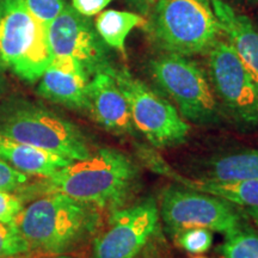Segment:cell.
Instances as JSON below:
<instances>
[{"label": "cell", "instance_id": "3", "mask_svg": "<svg viewBox=\"0 0 258 258\" xmlns=\"http://www.w3.org/2000/svg\"><path fill=\"white\" fill-rule=\"evenodd\" d=\"M146 21L148 34L165 53L207 54L222 31L212 0H156Z\"/></svg>", "mask_w": 258, "mask_h": 258}, {"label": "cell", "instance_id": "27", "mask_svg": "<svg viewBox=\"0 0 258 258\" xmlns=\"http://www.w3.org/2000/svg\"><path fill=\"white\" fill-rule=\"evenodd\" d=\"M245 213L249 217L254 225L258 227V208H245Z\"/></svg>", "mask_w": 258, "mask_h": 258}, {"label": "cell", "instance_id": "15", "mask_svg": "<svg viewBox=\"0 0 258 258\" xmlns=\"http://www.w3.org/2000/svg\"><path fill=\"white\" fill-rule=\"evenodd\" d=\"M222 35L234 48L258 91V29L246 15L224 0H212Z\"/></svg>", "mask_w": 258, "mask_h": 258}, {"label": "cell", "instance_id": "32", "mask_svg": "<svg viewBox=\"0 0 258 258\" xmlns=\"http://www.w3.org/2000/svg\"><path fill=\"white\" fill-rule=\"evenodd\" d=\"M143 258H159V257H146V256H145V257H143Z\"/></svg>", "mask_w": 258, "mask_h": 258}, {"label": "cell", "instance_id": "20", "mask_svg": "<svg viewBox=\"0 0 258 258\" xmlns=\"http://www.w3.org/2000/svg\"><path fill=\"white\" fill-rule=\"evenodd\" d=\"M175 234L178 246L192 254L207 252L213 244L212 231L207 228H185Z\"/></svg>", "mask_w": 258, "mask_h": 258}, {"label": "cell", "instance_id": "16", "mask_svg": "<svg viewBox=\"0 0 258 258\" xmlns=\"http://www.w3.org/2000/svg\"><path fill=\"white\" fill-rule=\"evenodd\" d=\"M0 159L25 175L43 176L49 178L57 170L72 163L49 151L19 143L0 133Z\"/></svg>", "mask_w": 258, "mask_h": 258}, {"label": "cell", "instance_id": "4", "mask_svg": "<svg viewBox=\"0 0 258 258\" xmlns=\"http://www.w3.org/2000/svg\"><path fill=\"white\" fill-rule=\"evenodd\" d=\"M47 25L22 0H0V62L27 82H36L51 61Z\"/></svg>", "mask_w": 258, "mask_h": 258}, {"label": "cell", "instance_id": "31", "mask_svg": "<svg viewBox=\"0 0 258 258\" xmlns=\"http://www.w3.org/2000/svg\"><path fill=\"white\" fill-rule=\"evenodd\" d=\"M194 258H207V257H203V256H199V257H194Z\"/></svg>", "mask_w": 258, "mask_h": 258}, {"label": "cell", "instance_id": "29", "mask_svg": "<svg viewBox=\"0 0 258 258\" xmlns=\"http://www.w3.org/2000/svg\"><path fill=\"white\" fill-rule=\"evenodd\" d=\"M44 258H76V257H72V256H67V254H50V256L48 257H44Z\"/></svg>", "mask_w": 258, "mask_h": 258}, {"label": "cell", "instance_id": "21", "mask_svg": "<svg viewBox=\"0 0 258 258\" xmlns=\"http://www.w3.org/2000/svg\"><path fill=\"white\" fill-rule=\"evenodd\" d=\"M31 252L30 247L14 222L0 221V258Z\"/></svg>", "mask_w": 258, "mask_h": 258}, {"label": "cell", "instance_id": "12", "mask_svg": "<svg viewBox=\"0 0 258 258\" xmlns=\"http://www.w3.org/2000/svg\"><path fill=\"white\" fill-rule=\"evenodd\" d=\"M109 71L97 72L88 86V111L96 122L109 133L131 135L134 124L131 117L127 99Z\"/></svg>", "mask_w": 258, "mask_h": 258}, {"label": "cell", "instance_id": "17", "mask_svg": "<svg viewBox=\"0 0 258 258\" xmlns=\"http://www.w3.org/2000/svg\"><path fill=\"white\" fill-rule=\"evenodd\" d=\"M147 19L143 15L120 10H103L97 15L95 28L105 46L125 54V40L138 27H145Z\"/></svg>", "mask_w": 258, "mask_h": 258}, {"label": "cell", "instance_id": "24", "mask_svg": "<svg viewBox=\"0 0 258 258\" xmlns=\"http://www.w3.org/2000/svg\"><path fill=\"white\" fill-rule=\"evenodd\" d=\"M28 177L25 173L16 170L6 161L0 159V189L15 190L27 183Z\"/></svg>", "mask_w": 258, "mask_h": 258}, {"label": "cell", "instance_id": "11", "mask_svg": "<svg viewBox=\"0 0 258 258\" xmlns=\"http://www.w3.org/2000/svg\"><path fill=\"white\" fill-rule=\"evenodd\" d=\"M159 207L153 199L112 212L109 227L93 241V258H137L156 233Z\"/></svg>", "mask_w": 258, "mask_h": 258}, {"label": "cell", "instance_id": "1", "mask_svg": "<svg viewBox=\"0 0 258 258\" xmlns=\"http://www.w3.org/2000/svg\"><path fill=\"white\" fill-rule=\"evenodd\" d=\"M49 184L54 191L112 213L124 208L138 191L140 169L121 151L101 148L57 170L49 177Z\"/></svg>", "mask_w": 258, "mask_h": 258}, {"label": "cell", "instance_id": "18", "mask_svg": "<svg viewBox=\"0 0 258 258\" xmlns=\"http://www.w3.org/2000/svg\"><path fill=\"white\" fill-rule=\"evenodd\" d=\"M206 173L213 180H258V150L214 158L206 165Z\"/></svg>", "mask_w": 258, "mask_h": 258}, {"label": "cell", "instance_id": "30", "mask_svg": "<svg viewBox=\"0 0 258 258\" xmlns=\"http://www.w3.org/2000/svg\"><path fill=\"white\" fill-rule=\"evenodd\" d=\"M245 2H249V3H258V0H245Z\"/></svg>", "mask_w": 258, "mask_h": 258}, {"label": "cell", "instance_id": "19", "mask_svg": "<svg viewBox=\"0 0 258 258\" xmlns=\"http://www.w3.org/2000/svg\"><path fill=\"white\" fill-rule=\"evenodd\" d=\"M217 252L220 258H258V233L243 224L225 234L224 243Z\"/></svg>", "mask_w": 258, "mask_h": 258}, {"label": "cell", "instance_id": "8", "mask_svg": "<svg viewBox=\"0 0 258 258\" xmlns=\"http://www.w3.org/2000/svg\"><path fill=\"white\" fill-rule=\"evenodd\" d=\"M159 214L175 233L185 228H207L227 234L244 224L233 203L182 185L163 190Z\"/></svg>", "mask_w": 258, "mask_h": 258}, {"label": "cell", "instance_id": "23", "mask_svg": "<svg viewBox=\"0 0 258 258\" xmlns=\"http://www.w3.org/2000/svg\"><path fill=\"white\" fill-rule=\"evenodd\" d=\"M23 203L18 196L14 195L9 190L0 189V221L14 222L18 213L23 209Z\"/></svg>", "mask_w": 258, "mask_h": 258}, {"label": "cell", "instance_id": "10", "mask_svg": "<svg viewBox=\"0 0 258 258\" xmlns=\"http://www.w3.org/2000/svg\"><path fill=\"white\" fill-rule=\"evenodd\" d=\"M48 43L53 57H72L90 76L111 70L112 64L95 24L66 4L62 11L47 25Z\"/></svg>", "mask_w": 258, "mask_h": 258}, {"label": "cell", "instance_id": "2", "mask_svg": "<svg viewBox=\"0 0 258 258\" xmlns=\"http://www.w3.org/2000/svg\"><path fill=\"white\" fill-rule=\"evenodd\" d=\"M97 221L91 205L54 191L22 209L14 224L31 251L60 254L91 233Z\"/></svg>", "mask_w": 258, "mask_h": 258}, {"label": "cell", "instance_id": "7", "mask_svg": "<svg viewBox=\"0 0 258 258\" xmlns=\"http://www.w3.org/2000/svg\"><path fill=\"white\" fill-rule=\"evenodd\" d=\"M207 74L215 98L228 117L243 129L258 128V91L246 67L227 40L207 51Z\"/></svg>", "mask_w": 258, "mask_h": 258}, {"label": "cell", "instance_id": "26", "mask_svg": "<svg viewBox=\"0 0 258 258\" xmlns=\"http://www.w3.org/2000/svg\"><path fill=\"white\" fill-rule=\"evenodd\" d=\"M133 10H137L138 14L147 16L151 12V9L156 0H124Z\"/></svg>", "mask_w": 258, "mask_h": 258}, {"label": "cell", "instance_id": "5", "mask_svg": "<svg viewBox=\"0 0 258 258\" xmlns=\"http://www.w3.org/2000/svg\"><path fill=\"white\" fill-rule=\"evenodd\" d=\"M148 69L186 122L199 125L218 123L219 103L208 74L198 62L189 56L164 53L151 60Z\"/></svg>", "mask_w": 258, "mask_h": 258}, {"label": "cell", "instance_id": "28", "mask_svg": "<svg viewBox=\"0 0 258 258\" xmlns=\"http://www.w3.org/2000/svg\"><path fill=\"white\" fill-rule=\"evenodd\" d=\"M6 258H41V254H40V252H35V251H31V252L16 254V256L6 257Z\"/></svg>", "mask_w": 258, "mask_h": 258}, {"label": "cell", "instance_id": "14", "mask_svg": "<svg viewBox=\"0 0 258 258\" xmlns=\"http://www.w3.org/2000/svg\"><path fill=\"white\" fill-rule=\"evenodd\" d=\"M140 157L151 170L172 179L178 185L217 196L245 208H258V180L190 179L173 171L158 154L148 148L141 151Z\"/></svg>", "mask_w": 258, "mask_h": 258}, {"label": "cell", "instance_id": "6", "mask_svg": "<svg viewBox=\"0 0 258 258\" xmlns=\"http://www.w3.org/2000/svg\"><path fill=\"white\" fill-rule=\"evenodd\" d=\"M116 84L129 105L134 128L156 148L177 147L190 133L186 122L171 102L158 95L127 69H111Z\"/></svg>", "mask_w": 258, "mask_h": 258}, {"label": "cell", "instance_id": "22", "mask_svg": "<svg viewBox=\"0 0 258 258\" xmlns=\"http://www.w3.org/2000/svg\"><path fill=\"white\" fill-rule=\"evenodd\" d=\"M22 2L46 25L49 24L66 6L64 0H22Z\"/></svg>", "mask_w": 258, "mask_h": 258}, {"label": "cell", "instance_id": "9", "mask_svg": "<svg viewBox=\"0 0 258 258\" xmlns=\"http://www.w3.org/2000/svg\"><path fill=\"white\" fill-rule=\"evenodd\" d=\"M0 133L73 161L86 159L91 154L88 140L76 125L43 109L25 108L14 112Z\"/></svg>", "mask_w": 258, "mask_h": 258}, {"label": "cell", "instance_id": "25", "mask_svg": "<svg viewBox=\"0 0 258 258\" xmlns=\"http://www.w3.org/2000/svg\"><path fill=\"white\" fill-rule=\"evenodd\" d=\"M112 0H72V8L85 17H92L102 12Z\"/></svg>", "mask_w": 258, "mask_h": 258}, {"label": "cell", "instance_id": "33", "mask_svg": "<svg viewBox=\"0 0 258 258\" xmlns=\"http://www.w3.org/2000/svg\"><path fill=\"white\" fill-rule=\"evenodd\" d=\"M0 86H2V85H0Z\"/></svg>", "mask_w": 258, "mask_h": 258}, {"label": "cell", "instance_id": "13", "mask_svg": "<svg viewBox=\"0 0 258 258\" xmlns=\"http://www.w3.org/2000/svg\"><path fill=\"white\" fill-rule=\"evenodd\" d=\"M38 92L44 98L77 110H88L90 74L72 57H51L41 77Z\"/></svg>", "mask_w": 258, "mask_h": 258}]
</instances>
